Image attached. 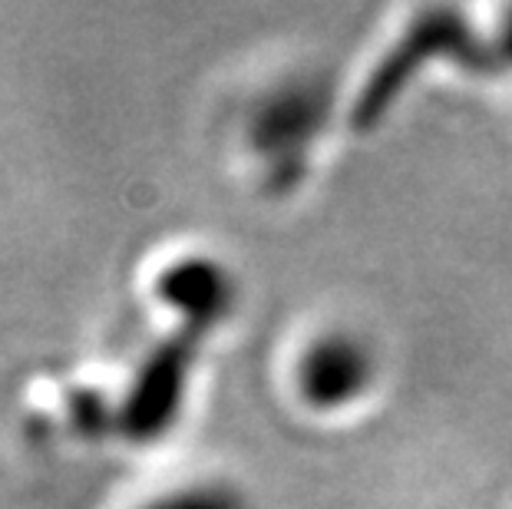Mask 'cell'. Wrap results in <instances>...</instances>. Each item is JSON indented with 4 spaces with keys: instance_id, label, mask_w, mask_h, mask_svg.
Segmentation results:
<instances>
[{
    "instance_id": "cell-1",
    "label": "cell",
    "mask_w": 512,
    "mask_h": 509,
    "mask_svg": "<svg viewBox=\"0 0 512 509\" xmlns=\"http://www.w3.org/2000/svg\"><path fill=\"white\" fill-rule=\"evenodd\" d=\"M324 90L308 77H288L258 93L245 116V146L258 166V182L268 192L291 189L304 169L318 129L324 126Z\"/></svg>"
},
{
    "instance_id": "cell-2",
    "label": "cell",
    "mask_w": 512,
    "mask_h": 509,
    "mask_svg": "<svg viewBox=\"0 0 512 509\" xmlns=\"http://www.w3.org/2000/svg\"><path fill=\"white\" fill-rule=\"evenodd\" d=\"M380 384V354L347 324H324L291 354L294 400L314 417H344L364 407Z\"/></svg>"
},
{
    "instance_id": "cell-3",
    "label": "cell",
    "mask_w": 512,
    "mask_h": 509,
    "mask_svg": "<svg viewBox=\"0 0 512 509\" xmlns=\"http://www.w3.org/2000/svg\"><path fill=\"white\" fill-rule=\"evenodd\" d=\"M202 344V334L176 328L143 354L126 391L116 397L119 437L129 443H156L176 427Z\"/></svg>"
},
{
    "instance_id": "cell-4",
    "label": "cell",
    "mask_w": 512,
    "mask_h": 509,
    "mask_svg": "<svg viewBox=\"0 0 512 509\" xmlns=\"http://www.w3.org/2000/svg\"><path fill=\"white\" fill-rule=\"evenodd\" d=\"M152 295L176 314V328L209 338L232 318L238 285L232 268L209 252H185L172 258L152 278Z\"/></svg>"
},
{
    "instance_id": "cell-5",
    "label": "cell",
    "mask_w": 512,
    "mask_h": 509,
    "mask_svg": "<svg viewBox=\"0 0 512 509\" xmlns=\"http://www.w3.org/2000/svg\"><path fill=\"white\" fill-rule=\"evenodd\" d=\"M67 424L83 440H106L119 433V400H113L100 387H73L67 391Z\"/></svg>"
},
{
    "instance_id": "cell-6",
    "label": "cell",
    "mask_w": 512,
    "mask_h": 509,
    "mask_svg": "<svg viewBox=\"0 0 512 509\" xmlns=\"http://www.w3.org/2000/svg\"><path fill=\"white\" fill-rule=\"evenodd\" d=\"M139 509H252V503L225 480H195L152 496Z\"/></svg>"
}]
</instances>
